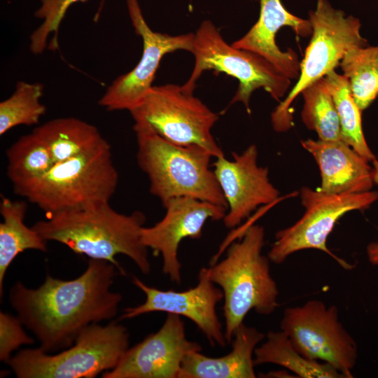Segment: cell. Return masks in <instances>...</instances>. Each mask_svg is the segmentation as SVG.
<instances>
[{
	"mask_svg": "<svg viewBox=\"0 0 378 378\" xmlns=\"http://www.w3.org/2000/svg\"><path fill=\"white\" fill-rule=\"evenodd\" d=\"M115 269L108 261L90 258L85 272L74 279L47 274L35 289L16 282L9 301L41 349L48 353L66 349L90 325L116 316L122 297L111 290Z\"/></svg>",
	"mask_w": 378,
	"mask_h": 378,
	"instance_id": "cell-1",
	"label": "cell"
},
{
	"mask_svg": "<svg viewBox=\"0 0 378 378\" xmlns=\"http://www.w3.org/2000/svg\"><path fill=\"white\" fill-rule=\"evenodd\" d=\"M33 228L47 241H55L78 254L113 264L124 270L115 259L129 257L139 270L148 275L151 270L148 248L141 241L145 215L136 211L127 215L115 211L109 202L68 209L47 215Z\"/></svg>",
	"mask_w": 378,
	"mask_h": 378,
	"instance_id": "cell-2",
	"label": "cell"
},
{
	"mask_svg": "<svg viewBox=\"0 0 378 378\" xmlns=\"http://www.w3.org/2000/svg\"><path fill=\"white\" fill-rule=\"evenodd\" d=\"M239 241L231 242L226 257L209 268L211 280L223 293L225 337L230 343L251 310L272 314L279 306V290L270 274V259L262 254L265 230L258 225L241 229Z\"/></svg>",
	"mask_w": 378,
	"mask_h": 378,
	"instance_id": "cell-3",
	"label": "cell"
},
{
	"mask_svg": "<svg viewBox=\"0 0 378 378\" xmlns=\"http://www.w3.org/2000/svg\"><path fill=\"white\" fill-rule=\"evenodd\" d=\"M136 160L147 175L150 192L162 204L177 197H190L227 207V203L210 169L212 155L195 147L174 144L159 136L142 118H133Z\"/></svg>",
	"mask_w": 378,
	"mask_h": 378,
	"instance_id": "cell-4",
	"label": "cell"
},
{
	"mask_svg": "<svg viewBox=\"0 0 378 378\" xmlns=\"http://www.w3.org/2000/svg\"><path fill=\"white\" fill-rule=\"evenodd\" d=\"M118 182V174L106 142L55 163L43 175L13 186V191L49 215L109 202Z\"/></svg>",
	"mask_w": 378,
	"mask_h": 378,
	"instance_id": "cell-5",
	"label": "cell"
},
{
	"mask_svg": "<svg viewBox=\"0 0 378 378\" xmlns=\"http://www.w3.org/2000/svg\"><path fill=\"white\" fill-rule=\"evenodd\" d=\"M128 345L129 333L123 325L94 323L61 352L25 349L12 356L7 364L18 378H93L114 368Z\"/></svg>",
	"mask_w": 378,
	"mask_h": 378,
	"instance_id": "cell-6",
	"label": "cell"
},
{
	"mask_svg": "<svg viewBox=\"0 0 378 378\" xmlns=\"http://www.w3.org/2000/svg\"><path fill=\"white\" fill-rule=\"evenodd\" d=\"M192 53L195 66L182 90L193 94L196 82L204 71L223 72L237 78L239 87L230 104L241 102L251 113L249 101L254 90L263 88L279 101L290 85V79L274 64L253 52L229 45L210 20H204L194 34Z\"/></svg>",
	"mask_w": 378,
	"mask_h": 378,
	"instance_id": "cell-7",
	"label": "cell"
},
{
	"mask_svg": "<svg viewBox=\"0 0 378 378\" xmlns=\"http://www.w3.org/2000/svg\"><path fill=\"white\" fill-rule=\"evenodd\" d=\"M309 15L312 38L300 62L298 81L271 115L272 127L278 132L293 126L290 106L304 88L334 71L349 50L368 44L360 35L359 20L346 16L327 0H318L316 10L310 11Z\"/></svg>",
	"mask_w": 378,
	"mask_h": 378,
	"instance_id": "cell-8",
	"label": "cell"
},
{
	"mask_svg": "<svg viewBox=\"0 0 378 378\" xmlns=\"http://www.w3.org/2000/svg\"><path fill=\"white\" fill-rule=\"evenodd\" d=\"M130 112L132 118L145 120L159 136L174 144L202 148L215 158L225 156L211 134L218 114L181 86H152Z\"/></svg>",
	"mask_w": 378,
	"mask_h": 378,
	"instance_id": "cell-9",
	"label": "cell"
},
{
	"mask_svg": "<svg viewBox=\"0 0 378 378\" xmlns=\"http://www.w3.org/2000/svg\"><path fill=\"white\" fill-rule=\"evenodd\" d=\"M300 195L305 211L293 225L275 234V241L268 253L270 260L281 264L295 252L313 248L327 253L343 268L352 269L353 265L327 247V238L342 216L368 209L378 200V192L333 195L303 187Z\"/></svg>",
	"mask_w": 378,
	"mask_h": 378,
	"instance_id": "cell-10",
	"label": "cell"
},
{
	"mask_svg": "<svg viewBox=\"0 0 378 378\" xmlns=\"http://www.w3.org/2000/svg\"><path fill=\"white\" fill-rule=\"evenodd\" d=\"M280 328L304 357L326 363L346 378L353 377L358 347L340 321L336 306L311 300L301 306L287 307Z\"/></svg>",
	"mask_w": 378,
	"mask_h": 378,
	"instance_id": "cell-11",
	"label": "cell"
},
{
	"mask_svg": "<svg viewBox=\"0 0 378 378\" xmlns=\"http://www.w3.org/2000/svg\"><path fill=\"white\" fill-rule=\"evenodd\" d=\"M129 16L143 41L141 57L130 71L118 77L99 101L108 111H130L142 101L155 78L160 61L177 50H192L194 34L171 36L153 31L146 23L138 0H126Z\"/></svg>",
	"mask_w": 378,
	"mask_h": 378,
	"instance_id": "cell-12",
	"label": "cell"
},
{
	"mask_svg": "<svg viewBox=\"0 0 378 378\" xmlns=\"http://www.w3.org/2000/svg\"><path fill=\"white\" fill-rule=\"evenodd\" d=\"M132 282L145 294L146 300L138 306L124 309L119 320L153 312L174 314L191 320L212 346L226 345L225 333L216 313V305L223 298V293L211 280L209 268H201L197 284L183 291L160 290L135 276Z\"/></svg>",
	"mask_w": 378,
	"mask_h": 378,
	"instance_id": "cell-13",
	"label": "cell"
},
{
	"mask_svg": "<svg viewBox=\"0 0 378 378\" xmlns=\"http://www.w3.org/2000/svg\"><path fill=\"white\" fill-rule=\"evenodd\" d=\"M164 217L151 227H143L141 241L162 258V272L173 282L181 281L178 250L186 238L200 239L207 220H223L227 207L190 197H177L163 204Z\"/></svg>",
	"mask_w": 378,
	"mask_h": 378,
	"instance_id": "cell-14",
	"label": "cell"
},
{
	"mask_svg": "<svg viewBox=\"0 0 378 378\" xmlns=\"http://www.w3.org/2000/svg\"><path fill=\"white\" fill-rule=\"evenodd\" d=\"M202 347L186 335L181 316L167 314L162 327L128 348L103 378H178L185 356Z\"/></svg>",
	"mask_w": 378,
	"mask_h": 378,
	"instance_id": "cell-15",
	"label": "cell"
},
{
	"mask_svg": "<svg viewBox=\"0 0 378 378\" xmlns=\"http://www.w3.org/2000/svg\"><path fill=\"white\" fill-rule=\"evenodd\" d=\"M232 159L216 158L214 173L227 206L223 223L234 228L260 205L276 202L279 191L269 178V170L258 164V148L252 144Z\"/></svg>",
	"mask_w": 378,
	"mask_h": 378,
	"instance_id": "cell-16",
	"label": "cell"
},
{
	"mask_svg": "<svg viewBox=\"0 0 378 378\" xmlns=\"http://www.w3.org/2000/svg\"><path fill=\"white\" fill-rule=\"evenodd\" d=\"M260 5L258 21L243 37L231 45L261 55L290 79H298L300 71L298 55L290 48L281 51L276 44L275 36L283 27H290L302 37L312 36L309 20L288 12L281 0H260Z\"/></svg>",
	"mask_w": 378,
	"mask_h": 378,
	"instance_id": "cell-17",
	"label": "cell"
},
{
	"mask_svg": "<svg viewBox=\"0 0 378 378\" xmlns=\"http://www.w3.org/2000/svg\"><path fill=\"white\" fill-rule=\"evenodd\" d=\"M301 144L318 166L320 191L340 195L363 192L372 188V167L369 162L342 140L306 139Z\"/></svg>",
	"mask_w": 378,
	"mask_h": 378,
	"instance_id": "cell-18",
	"label": "cell"
},
{
	"mask_svg": "<svg viewBox=\"0 0 378 378\" xmlns=\"http://www.w3.org/2000/svg\"><path fill=\"white\" fill-rule=\"evenodd\" d=\"M265 335L244 323L236 330L231 351L222 357H209L201 351L183 358L178 378H255L253 355Z\"/></svg>",
	"mask_w": 378,
	"mask_h": 378,
	"instance_id": "cell-19",
	"label": "cell"
},
{
	"mask_svg": "<svg viewBox=\"0 0 378 378\" xmlns=\"http://www.w3.org/2000/svg\"><path fill=\"white\" fill-rule=\"evenodd\" d=\"M33 131L48 147L54 164L107 142L95 126L72 117L50 120Z\"/></svg>",
	"mask_w": 378,
	"mask_h": 378,
	"instance_id": "cell-20",
	"label": "cell"
},
{
	"mask_svg": "<svg viewBox=\"0 0 378 378\" xmlns=\"http://www.w3.org/2000/svg\"><path fill=\"white\" fill-rule=\"evenodd\" d=\"M27 205L1 195L0 213V294L2 296L6 272L17 257L26 250L47 251L46 241L33 227L24 223Z\"/></svg>",
	"mask_w": 378,
	"mask_h": 378,
	"instance_id": "cell-21",
	"label": "cell"
},
{
	"mask_svg": "<svg viewBox=\"0 0 378 378\" xmlns=\"http://www.w3.org/2000/svg\"><path fill=\"white\" fill-rule=\"evenodd\" d=\"M265 337V342L254 351L255 365H278L301 378H346L332 365L304 357L282 330H271Z\"/></svg>",
	"mask_w": 378,
	"mask_h": 378,
	"instance_id": "cell-22",
	"label": "cell"
},
{
	"mask_svg": "<svg viewBox=\"0 0 378 378\" xmlns=\"http://www.w3.org/2000/svg\"><path fill=\"white\" fill-rule=\"evenodd\" d=\"M337 112L341 139L368 162L375 159L362 129L361 111L356 104L347 78L334 71L324 76Z\"/></svg>",
	"mask_w": 378,
	"mask_h": 378,
	"instance_id": "cell-23",
	"label": "cell"
},
{
	"mask_svg": "<svg viewBox=\"0 0 378 378\" xmlns=\"http://www.w3.org/2000/svg\"><path fill=\"white\" fill-rule=\"evenodd\" d=\"M361 111L378 96V46L349 50L340 63Z\"/></svg>",
	"mask_w": 378,
	"mask_h": 378,
	"instance_id": "cell-24",
	"label": "cell"
},
{
	"mask_svg": "<svg viewBox=\"0 0 378 378\" xmlns=\"http://www.w3.org/2000/svg\"><path fill=\"white\" fill-rule=\"evenodd\" d=\"M7 176L13 186L46 174L54 164L50 151L34 132L19 138L6 150Z\"/></svg>",
	"mask_w": 378,
	"mask_h": 378,
	"instance_id": "cell-25",
	"label": "cell"
},
{
	"mask_svg": "<svg viewBox=\"0 0 378 378\" xmlns=\"http://www.w3.org/2000/svg\"><path fill=\"white\" fill-rule=\"evenodd\" d=\"M301 94L304 99L301 118L305 126L316 132L320 140H340L337 112L324 77L304 88Z\"/></svg>",
	"mask_w": 378,
	"mask_h": 378,
	"instance_id": "cell-26",
	"label": "cell"
},
{
	"mask_svg": "<svg viewBox=\"0 0 378 378\" xmlns=\"http://www.w3.org/2000/svg\"><path fill=\"white\" fill-rule=\"evenodd\" d=\"M43 85L18 81L13 93L0 103V135L18 125H33L46 111L41 102Z\"/></svg>",
	"mask_w": 378,
	"mask_h": 378,
	"instance_id": "cell-27",
	"label": "cell"
},
{
	"mask_svg": "<svg viewBox=\"0 0 378 378\" xmlns=\"http://www.w3.org/2000/svg\"><path fill=\"white\" fill-rule=\"evenodd\" d=\"M85 0H41L35 16L42 23L30 36V50L35 55L42 53L47 48L48 38L53 34L52 49L57 47V33L69 8L74 3Z\"/></svg>",
	"mask_w": 378,
	"mask_h": 378,
	"instance_id": "cell-28",
	"label": "cell"
},
{
	"mask_svg": "<svg viewBox=\"0 0 378 378\" xmlns=\"http://www.w3.org/2000/svg\"><path fill=\"white\" fill-rule=\"evenodd\" d=\"M18 318L0 312V360L7 363L12 353L24 344H32L34 340L28 335Z\"/></svg>",
	"mask_w": 378,
	"mask_h": 378,
	"instance_id": "cell-29",
	"label": "cell"
},
{
	"mask_svg": "<svg viewBox=\"0 0 378 378\" xmlns=\"http://www.w3.org/2000/svg\"><path fill=\"white\" fill-rule=\"evenodd\" d=\"M368 260L373 265H378V242H372L366 249Z\"/></svg>",
	"mask_w": 378,
	"mask_h": 378,
	"instance_id": "cell-30",
	"label": "cell"
},
{
	"mask_svg": "<svg viewBox=\"0 0 378 378\" xmlns=\"http://www.w3.org/2000/svg\"><path fill=\"white\" fill-rule=\"evenodd\" d=\"M372 162L374 183L378 185V158H375Z\"/></svg>",
	"mask_w": 378,
	"mask_h": 378,
	"instance_id": "cell-31",
	"label": "cell"
}]
</instances>
